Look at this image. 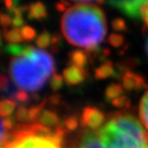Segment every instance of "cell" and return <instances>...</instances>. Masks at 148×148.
Segmentation results:
<instances>
[{"label": "cell", "instance_id": "1", "mask_svg": "<svg viewBox=\"0 0 148 148\" xmlns=\"http://www.w3.org/2000/svg\"><path fill=\"white\" fill-rule=\"evenodd\" d=\"M61 30L67 42L90 51L107 35L106 16L95 4H74L64 12Z\"/></svg>", "mask_w": 148, "mask_h": 148}, {"label": "cell", "instance_id": "2", "mask_svg": "<svg viewBox=\"0 0 148 148\" xmlns=\"http://www.w3.org/2000/svg\"><path fill=\"white\" fill-rule=\"evenodd\" d=\"M78 148H148V135L133 115L118 114L100 128L88 130Z\"/></svg>", "mask_w": 148, "mask_h": 148}, {"label": "cell", "instance_id": "3", "mask_svg": "<svg viewBox=\"0 0 148 148\" xmlns=\"http://www.w3.org/2000/svg\"><path fill=\"white\" fill-rule=\"evenodd\" d=\"M55 71L52 55L44 49L26 46L20 55L10 62L9 73L20 90L36 92L44 87Z\"/></svg>", "mask_w": 148, "mask_h": 148}, {"label": "cell", "instance_id": "4", "mask_svg": "<svg viewBox=\"0 0 148 148\" xmlns=\"http://www.w3.org/2000/svg\"><path fill=\"white\" fill-rule=\"evenodd\" d=\"M63 130L57 127L53 132L40 123L24 127L2 148H62L61 138Z\"/></svg>", "mask_w": 148, "mask_h": 148}, {"label": "cell", "instance_id": "5", "mask_svg": "<svg viewBox=\"0 0 148 148\" xmlns=\"http://www.w3.org/2000/svg\"><path fill=\"white\" fill-rule=\"evenodd\" d=\"M105 120L104 114L94 107H87L82 112L81 124L88 130H95L102 126Z\"/></svg>", "mask_w": 148, "mask_h": 148}, {"label": "cell", "instance_id": "6", "mask_svg": "<svg viewBox=\"0 0 148 148\" xmlns=\"http://www.w3.org/2000/svg\"><path fill=\"white\" fill-rule=\"evenodd\" d=\"M63 77L66 84H69L70 86H77L81 84L82 82H84V80L86 78L85 69L69 64L64 70Z\"/></svg>", "mask_w": 148, "mask_h": 148}, {"label": "cell", "instance_id": "7", "mask_svg": "<svg viewBox=\"0 0 148 148\" xmlns=\"http://www.w3.org/2000/svg\"><path fill=\"white\" fill-rule=\"evenodd\" d=\"M122 87L125 90H138L146 87L144 79L138 74L131 71L124 73L122 77Z\"/></svg>", "mask_w": 148, "mask_h": 148}, {"label": "cell", "instance_id": "8", "mask_svg": "<svg viewBox=\"0 0 148 148\" xmlns=\"http://www.w3.org/2000/svg\"><path fill=\"white\" fill-rule=\"evenodd\" d=\"M26 11H27L28 17L30 19H43L47 16L46 8L41 2L32 3L30 6H28Z\"/></svg>", "mask_w": 148, "mask_h": 148}, {"label": "cell", "instance_id": "9", "mask_svg": "<svg viewBox=\"0 0 148 148\" xmlns=\"http://www.w3.org/2000/svg\"><path fill=\"white\" fill-rule=\"evenodd\" d=\"M38 121H40V124L44 127H47V128H51V127L57 128L59 117L55 112L50 110H43L38 116Z\"/></svg>", "mask_w": 148, "mask_h": 148}, {"label": "cell", "instance_id": "10", "mask_svg": "<svg viewBox=\"0 0 148 148\" xmlns=\"http://www.w3.org/2000/svg\"><path fill=\"white\" fill-rule=\"evenodd\" d=\"M69 64L72 66H76L82 69H85V66H87L88 60V55L85 53V51L80 49L72 50L71 52L69 54Z\"/></svg>", "mask_w": 148, "mask_h": 148}, {"label": "cell", "instance_id": "11", "mask_svg": "<svg viewBox=\"0 0 148 148\" xmlns=\"http://www.w3.org/2000/svg\"><path fill=\"white\" fill-rule=\"evenodd\" d=\"M4 38L10 45H16V44L23 41L20 28L16 27L4 30Z\"/></svg>", "mask_w": 148, "mask_h": 148}, {"label": "cell", "instance_id": "12", "mask_svg": "<svg viewBox=\"0 0 148 148\" xmlns=\"http://www.w3.org/2000/svg\"><path fill=\"white\" fill-rule=\"evenodd\" d=\"M114 73V66L112 62H107L102 66L97 67L94 72V77L98 80L107 79Z\"/></svg>", "mask_w": 148, "mask_h": 148}, {"label": "cell", "instance_id": "13", "mask_svg": "<svg viewBox=\"0 0 148 148\" xmlns=\"http://www.w3.org/2000/svg\"><path fill=\"white\" fill-rule=\"evenodd\" d=\"M16 101H14V99H3L0 103V114H1L2 118L10 117V115L16 111Z\"/></svg>", "mask_w": 148, "mask_h": 148}, {"label": "cell", "instance_id": "14", "mask_svg": "<svg viewBox=\"0 0 148 148\" xmlns=\"http://www.w3.org/2000/svg\"><path fill=\"white\" fill-rule=\"evenodd\" d=\"M138 112H140V118L141 123L148 130V90L144 93L143 97L140 100V111H138Z\"/></svg>", "mask_w": 148, "mask_h": 148}, {"label": "cell", "instance_id": "15", "mask_svg": "<svg viewBox=\"0 0 148 148\" xmlns=\"http://www.w3.org/2000/svg\"><path fill=\"white\" fill-rule=\"evenodd\" d=\"M123 90L124 88L122 87V85L111 84L107 88H106V91H105L106 99L112 102V100H114L115 98L123 95Z\"/></svg>", "mask_w": 148, "mask_h": 148}, {"label": "cell", "instance_id": "16", "mask_svg": "<svg viewBox=\"0 0 148 148\" xmlns=\"http://www.w3.org/2000/svg\"><path fill=\"white\" fill-rule=\"evenodd\" d=\"M52 38L53 37L48 32H42L40 34L36 40V43L38 48L40 49H46L47 47L52 45Z\"/></svg>", "mask_w": 148, "mask_h": 148}, {"label": "cell", "instance_id": "17", "mask_svg": "<svg viewBox=\"0 0 148 148\" xmlns=\"http://www.w3.org/2000/svg\"><path fill=\"white\" fill-rule=\"evenodd\" d=\"M20 32H21L23 41H31L37 36V33H36V31H35V29L28 25L22 26V27L20 28Z\"/></svg>", "mask_w": 148, "mask_h": 148}, {"label": "cell", "instance_id": "18", "mask_svg": "<svg viewBox=\"0 0 148 148\" xmlns=\"http://www.w3.org/2000/svg\"><path fill=\"white\" fill-rule=\"evenodd\" d=\"M43 106L44 103H41L40 105L34 106V107L30 108L28 110V119L29 120H34L36 118H38L41 112L43 111Z\"/></svg>", "mask_w": 148, "mask_h": 148}, {"label": "cell", "instance_id": "19", "mask_svg": "<svg viewBox=\"0 0 148 148\" xmlns=\"http://www.w3.org/2000/svg\"><path fill=\"white\" fill-rule=\"evenodd\" d=\"M64 81L63 75H59V74H54L50 81V86L53 90H58L59 88H62L63 82Z\"/></svg>", "mask_w": 148, "mask_h": 148}, {"label": "cell", "instance_id": "20", "mask_svg": "<svg viewBox=\"0 0 148 148\" xmlns=\"http://www.w3.org/2000/svg\"><path fill=\"white\" fill-rule=\"evenodd\" d=\"M140 18L144 22L148 28V0L143 3L140 8Z\"/></svg>", "mask_w": 148, "mask_h": 148}, {"label": "cell", "instance_id": "21", "mask_svg": "<svg viewBox=\"0 0 148 148\" xmlns=\"http://www.w3.org/2000/svg\"><path fill=\"white\" fill-rule=\"evenodd\" d=\"M109 42L114 47H119L123 43V37L119 34H112L109 37Z\"/></svg>", "mask_w": 148, "mask_h": 148}, {"label": "cell", "instance_id": "22", "mask_svg": "<svg viewBox=\"0 0 148 148\" xmlns=\"http://www.w3.org/2000/svg\"><path fill=\"white\" fill-rule=\"evenodd\" d=\"M112 26L114 28V30L117 31V32H122L126 30V23L122 18H115L112 20Z\"/></svg>", "mask_w": 148, "mask_h": 148}, {"label": "cell", "instance_id": "23", "mask_svg": "<svg viewBox=\"0 0 148 148\" xmlns=\"http://www.w3.org/2000/svg\"><path fill=\"white\" fill-rule=\"evenodd\" d=\"M14 119L18 121H23L28 119V110L23 107L18 108L14 114Z\"/></svg>", "mask_w": 148, "mask_h": 148}, {"label": "cell", "instance_id": "24", "mask_svg": "<svg viewBox=\"0 0 148 148\" xmlns=\"http://www.w3.org/2000/svg\"><path fill=\"white\" fill-rule=\"evenodd\" d=\"M129 101L128 99H127V97L124 95H121L119 97H117V98H115L114 100H112V104L115 106V107L117 108H122V107H125V106H127L128 107L129 106Z\"/></svg>", "mask_w": 148, "mask_h": 148}, {"label": "cell", "instance_id": "25", "mask_svg": "<svg viewBox=\"0 0 148 148\" xmlns=\"http://www.w3.org/2000/svg\"><path fill=\"white\" fill-rule=\"evenodd\" d=\"M29 99V95L27 94V91L19 90L16 91V95L14 97V100L19 103H26Z\"/></svg>", "mask_w": 148, "mask_h": 148}, {"label": "cell", "instance_id": "26", "mask_svg": "<svg viewBox=\"0 0 148 148\" xmlns=\"http://www.w3.org/2000/svg\"><path fill=\"white\" fill-rule=\"evenodd\" d=\"M78 124H79L78 119H77L76 117H69L64 121V126L69 130H70V131H73V130L77 129Z\"/></svg>", "mask_w": 148, "mask_h": 148}, {"label": "cell", "instance_id": "27", "mask_svg": "<svg viewBox=\"0 0 148 148\" xmlns=\"http://www.w3.org/2000/svg\"><path fill=\"white\" fill-rule=\"evenodd\" d=\"M69 1L75 2L77 4H93V3H101L104 0H69Z\"/></svg>", "mask_w": 148, "mask_h": 148}, {"label": "cell", "instance_id": "28", "mask_svg": "<svg viewBox=\"0 0 148 148\" xmlns=\"http://www.w3.org/2000/svg\"><path fill=\"white\" fill-rule=\"evenodd\" d=\"M146 53L148 55V38H147V41H146Z\"/></svg>", "mask_w": 148, "mask_h": 148}]
</instances>
